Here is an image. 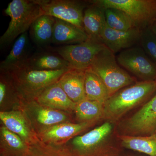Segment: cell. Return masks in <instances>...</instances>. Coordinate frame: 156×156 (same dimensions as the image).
<instances>
[{"label": "cell", "mask_w": 156, "mask_h": 156, "mask_svg": "<svg viewBox=\"0 0 156 156\" xmlns=\"http://www.w3.org/2000/svg\"><path fill=\"white\" fill-rule=\"evenodd\" d=\"M85 72L86 70L69 69L58 81L68 97L76 104L86 98Z\"/></svg>", "instance_id": "4fadbf2b"}, {"label": "cell", "mask_w": 156, "mask_h": 156, "mask_svg": "<svg viewBox=\"0 0 156 156\" xmlns=\"http://www.w3.org/2000/svg\"><path fill=\"white\" fill-rule=\"evenodd\" d=\"M66 119V116L62 113L53 109L42 108L37 113V121L46 126L58 124L64 121Z\"/></svg>", "instance_id": "484cf974"}, {"label": "cell", "mask_w": 156, "mask_h": 156, "mask_svg": "<svg viewBox=\"0 0 156 156\" xmlns=\"http://www.w3.org/2000/svg\"><path fill=\"white\" fill-rule=\"evenodd\" d=\"M125 135L146 136L156 133V92L124 124Z\"/></svg>", "instance_id": "9c48e42d"}, {"label": "cell", "mask_w": 156, "mask_h": 156, "mask_svg": "<svg viewBox=\"0 0 156 156\" xmlns=\"http://www.w3.org/2000/svg\"><path fill=\"white\" fill-rule=\"evenodd\" d=\"M24 68L35 70L71 69L69 63L59 55L44 52L36 53L30 56Z\"/></svg>", "instance_id": "2e32d148"}, {"label": "cell", "mask_w": 156, "mask_h": 156, "mask_svg": "<svg viewBox=\"0 0 156 156\" xmlns=\"http://www.w3.org/2000/svg\"><path fill=\"white\" fill-rule=\"evenodd\" d=\"M89 37L84 30L72 23L55 18L52 43L72 45L86 41Z\"/></svg>", "instance_id": "5bb4252c"}, {"label": "cell", "mask_w": 156, "mask_h": 156, "mask_svg": "<svg viewBox=\"0 0 156 156\" xmlns=\"http://www.w3.org/2000/svg\"><path fill=\"white\" fill-rule=\"evenodd\" d=\"M35 1L44 15L69 22L84 30L83 19L86 6L82 2L74 0Z\"/></svg>", "instance_id": "ba28073f"}, {"label": "cell", "mask_w": 156, "mask_h": 156, "mask_svg": "<svg viewBox=\"0 0 156 156\" xmlns=\"http://www.w3.org/2000/svg\"><path fill=\"white\" fill-rule=\"evenodd\" d=\"M55 18L43 15L38 17L30 27L31 37L39 46H44L52 43Z\"/></svg>", "instance_id": "ac0fdd59"}, {"label": "cell", "mask_w": 156, "mask_h": 156, "mask_svg": "<svg viewBox=\"0 0 156 156\" xmlns=\"http://www.w3.org/2000/svg\"><path fill=\"white\" fill-rule=\"evenodd\" d=\"M5 13L11 17V21L0 38L1 48L15 41L20 36L27 32L38 17L43 15L35 0H13L8 5Z\"/></svg>", "instance_id": "7a4b0ae2"}, {"label": "cell", "mask_w": 156, "mask_h": 156, "mask_svg": "<svg viewBox=\"0 0 156 156\" xmlns=\"http://www.w3.org/2000/svg\"><path fill=\"white\" fill-rule=\"evenodd\" d=\"M105 21L103 9L93 4L85 9L83 24L89 39L101 42V32Z\"/></svg>", "instance_id": "e0dca14e"}, {"label": "cell", "mask_w": 156, "mask_h": 156, "mask_svg": "<svg viewBox=\"0 0 156 156\" xmlns=\"http://www.w3.org/2000/svg\"><path fill=\"white\" fill-rule=\"evenodd\" d=\"M6 92V84L5 81L0 82V103L2 104L5 100Z\"/></svg>", "instance_id": "83f0119b"}, {"label": "cell", "mask_w": 156, "mask_h": 156, "mask_svg": "<svg viewBox=\"0 0 156 156\" xmlns=\"http://www.w3.org/2000/svg\"><path fill=\"white\" fill-rule=\"evenodd\" d=\"M85 90L86 98L104 104L110 97L105 84L90 69L86 70Z\"/></svg>", "instance_id": "d6986e66"}, {"label": "cell", "mask_w": 156, "mask_h": 156, "mask_svg": "<svg viewBox=\"0 0 156 156\" xmlns=\"http://www.w3.org/2000/svg\"><path fill=\"white\" fill-rule=\"evenodd\" d=\"M156 92V81H142L120 89L104 104L103 117L112 122L116 121Z\"/></svg>", "instance_id": "6da1fadb"}, {"label": "cell", "mask_w": 156, "mask_h": 156, "mask_svg": "<svg viewBox=\"0 0 156 156\" xmlns=\"http://www.w3.org/2000/svg\"><path fill=\"white\" fill-rule=\"evenodd\" d=\"M89 68L102 80L110 96L134 83V78L118 63L114 53L107 48L98 53Z\"/></svg>", "instance_id": "3957f363"}, {"label": "cell", "mask_w": 156, "mask_h": 156, "mask_svg": "<svg viewBox=\"0 0 156 156\" xmlns=\"http://www.w3.org/2000/svg\"><path fill=\"white\" fill-rule=\"evenodd\" d=\"M104 10L107 25L115 30L127 31L135 27L130 17L119 9L108 8Z\"/></svg>", "instance_id": "603a6c76"}, {"label": "cell", "mask_w": 156, "mask_h": 156, "mask_svg": "<svg viewBox=\"0 0 156 156\" xmlns=\"http://www.w3.org/2000/svg\"><path fill=\"white\" fill-rule=\"evenodd\" d=\"M150 28L154 34L156 36V20L151 26Z\"/></svg>", "instance_id": "f1b7e54d"}, {"label": "cell", "mask_w": 156, "mask_h": 156, "mask_svg": "<svg viewBox=\"0 0 156 156\" xmlns=\"http://www.w3.org/2000/svg\"><path fill=\"white\" fill-rule=\"evenodd\" d=\"M75 111L80 119L89 122L103 117L104 103L86 98L76 103Z\"/></svg>", "instance_id": "44dd1931"}, {"label": "cell", "mask_w": 156, "mask_h": 156, "mask_svg": "<svg viewBox=\"0 0 156 156\" xmlns=\"http://www.w3.org/2000/svg\"><path fill=\"white\" fill-rule=\"evenodd\" d=\"M113 128L112 122L107 121L84 135L76 137L73 140V144L81 152H89L106 141Z\"/></svg>", "instance_id": "7c38bea8"}, {"label": "cell", "mask_w": 156, "mask_h": 156, "mask_svg": "<svg viewBox=\"0 0 156 156\" xmlns=\"http://www.w3.org/2000/svg\"><path fill=\"white\" fill-rule=\"evenodd\" d=\"M106 48L101 42L89 38L79 44L53 48L52 51L65 59L70 68L86 70L98 54Z\"/></svg>", "instance_id": "8992f818"}, {"label": "cell", "mask_w": 156, "mask_h": 156, "mask_svg": "<svg viewBox=\"0 0 156 156\" xmlns=\"http://www.w3.org/2000/svg\"><path fill=\"white\" fill-rule=\"evenodd\" d=\"M120 138L122 146L126 148L156 156V133L146 136L123 135Z\"/></svg>", "instance_id": "ffe728a7"}, {"label": "cell", "mask_w": 156, "mask_h": 156, "mask_svg": "<svg viewBox=\"0 0 156 156\" xmlns=\"http://www.w3.org/2000/svg\"><path fill=\"white\" fill-rule=\"evenodd\" d=\"M0 119L9 131L26 139L28 137V128L24 119L16 112H1Z\"/></svg>", "instance_id": "cb8c5ba5"}, {"label": "cell", "mask_w": 156, "mask_h": 156, "mask_svg": "<svg viewBox=\"0 0 156 156\" xmlns=\"http://www.w3.org/2000/svg\"><path fill=\"white\" fill-rule=\"evenodd\" d=\"M121 67L142 81H156V66L140 46H135L120 52L116 57Z\"/></svg>", "instance_id": "52a82bcc"}, {"label": "cell", "mask_w": 156, "mask_h": 156, "mask_svg": "<svg viewBox=\"0 0 156 156\" xmlns=\"http://www.w3.org/2000/svg\"><path fill=\"white\" fill-rule=\"evenodd\" d=\"M141 30L134 27L127 31L113 29L105 22L101 32V43L115 53L136 46L140 42Z\"/></svg>", "instance_id": "30bf717a"}, {"label": "cell", "mask_w": 156, "mask_h": 156, "mask_svg": "<svg viewBox=\"0 0 156 156\" xmlns=\"http://www.w3.org/2000/svg\"><path fill=\"white\" fill-rule=\"evenodd\" d=\"M89 122H83L80 124H59L53 126L44 133L47 139L58 140L68 138L80 133L89 126Z\"/></svg>", "instance_id": "7402d4cb"}, {"label": "cell", "mask_w": 156, "mask_h": 156, "mask_svg": "<svg viewBox=\"0 0 156 156\" xmlns=\"http://www.w3.org/2000/svg\"><path fill=\"white\" fill-rule=\"evenodd\" d=\"M139 43L140 47L156 66V36L150 27L141 30Z\"/></svg>", "instance_id": "d4e9b609"}, {"label": "cell", "mask_w": 156, "mask_h": 156, "mask_svg": "<svg viewBox=\"0 0 156 156\" xmlns=\"http://www.w3.org/2000/svg\"><path fill=\"white\" fill-rule=\"evenodd\" d=\"M37 100L40 104L50 108L66 110H75L76 105L68 97L58 82L46 88L38 95Z\"/></svg>", "instance_id": "9a60e30c"}, {"label": "cell", "mask_w": 156, "mask_h": 156, "mask_svg": "<svg viewBox=\"0 0 156 156\" xmlns=\"http://www.w3.org/2000/svg\"><path fill=\"white\" fill-rule=\"evenodd\" d=\"M89 2L102 9L114 8L126 13L134 27L142 30L156 20V0H93Z\"/></svg>", "instance_id": "277c9868"}, {"label": "cell", "mask_w": 156, "mask_h": 156, "mask_svg": "<svg viewBox=\"0 0 156 156\" xmlns=\"http://www.w3.org/2000/svg\"><path fill=\"white\" fill-rule=\"evenodd\" d=\"M69 69L35 70L24 68L9 74L23 93L37 97L46 88L58 82Z\"/></svg>", "instance_id": "5b68a950"}, {"label": "cell", "mask_w": 156, "mask_h": 156, "mask_svg": "<svg viewBox=\"0 0 156 156\" xmlns=\"http://www.w3.org/2000/svg\"><path fill=\"white\" fill-rule=\"evenodd\" d=\"M29 40L27 32L14 42L9 55L0 63L1 72L10 73L25 67L30 57Z\"/></svg>", "instance_id": "8fae6325"}, {"label": "cell", "mask_w": 156, "mask_h": 156, "mask_svg": "<svg viewBox=\"0 0 156 156\" xmlns=\"http://www.w3.org/2000/svg\"><path fill=\"white\" fill-rule=\"evenodd\" d=\"M1 132L7 144L12 149L22 151L24 149V144L19 136L15 133L9 131L6 127L1 128Z\"/></svg>", "instance_id": "4316f807"}]
</instances>
